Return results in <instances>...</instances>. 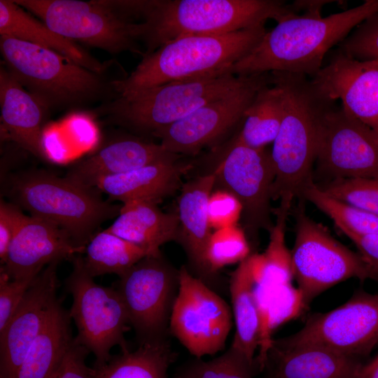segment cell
I'll return each mask as SVG.
<instances>
[{
    "label": "cell",
    "instance_id": "f546056e",
    "mask_svg": "<svg viewBox=\"0 0 378 378\" xmlns=\"http://www.w3.org/2000/svg\"><path fill=\"white\" fill-rule=\"evenodd\" d=\"M281 89L271 84L262 88L246 109L243 125L233 137L253 148H265L275 140L283 119Z\"/></svg>",
    "mask_w": 378,
    "mask_h": 378
},
{
    "label": "cell",
    "instance_id": "7c38bea8",
    "mask_svg": "<svg viewBox=\"0 0 378 378\" xmlns=\"http://www.w3.org/2000/svg\"><path fill=\"white\" fill-rule=\"evenodd\" d=\"M179 270L162 255L146 256L119 276L117 290L139 344L167 339Z\"/></svg>",
    "mask_w": 378,
    "mask_h": 378
},
{
    "label": "cell",
    "instance_id": "d4e9b609",
    "mask_svg": "<svg viewBox=\"0 0 378 378\" xmlns=\"http://www.w3.org/2000/svg\"><path fill=\"white\" fill-rule=\"evenodd\" d=\"M178 229L177 213H164L155 203L146 201L123 204L118 216L106 228L141 248L147 256L162 255L160 247L176 241Z\"/></svg>",
    "mask_w": 378,
    "mask_h": 378
},
{
    "label": "cell",
    "instance_id": "1f68e13d",
    "mask_svg": "<svg viewBox=\"0 0 378 378\" xmlns=\"http://www.w3.org/2000/svg\"><path fill=\"white\" fill-rule=\"evenodd\" d=\"M301 200L309 201L326 214L350 239L378 233V217L332 197L314 181L306 186Z\"/></svg>",
    "mask_w": 378,
    "mask_h": 378
},
{
    "label": "cell",
    "instance_id": "277c9868",
    "mask_svg": "<svg viewBox=\"0 0 378 378\" xmlns=\"http://www.w3.org/2000/svg\"><path fill=\"white\" fill-rule=\"evenodd\" d=\"M267 32L265 26L217 35H188L144 54L134 70L113 82L118 96L171 82L225 71L251 52Z\"/></svg>",
    "mask_w": 378,
    "mask_h": 378
},
{
    "label": "cell",
    "instance_id": "603a6c76",
    "mask_svg": "<svg viewBox=\"0 0 378 378\" xmlns=\"http://www.w3.org/2000/svg\"><path fill=\"white\" fill-rule=\"evenodd\" d=\"M215 186L210 172L183 184L178 197L179 229L178 241L185 250L191 265L200 279L210 276L205 253L212 234L208 216V202Z\"/></svg>",
    "mask_w": 378,
    "mask_h": 378
},
{
    "label": "cell",
    "instance_id": "d590c367",
    "mask_svg": "<svg viewBox=\"0 0 378 378\" xmlns=\"http://www.w3.org/2000/svg\"><path fill=\"white\" fill-rule=\"evenodd\" d=\"M337 49L356 59L378 60V11L356 27Z\"/></svg>",
    "mask_w": 378,
    "mask_h": 378
},
{
    "label": "cell",
    "instance_id": "4dcf8cb0",
    "mask_svg": "<svg viewBox=\"0 0 378 378\" xmlns=\"http://www.w3.org/2000/svg\"><path fill=\"white\" fill-rule=\"evenodd\" d=\"M84 253V267L92 277L106 274L120 276L147 256L141 248L106 229L91 238Z\"/></svg>",
    "mask_w": 378,
    "mask_h": 378
},
{
    "label": "cell",
    "instance_id": "8992f818",
    "mask_svg": "<svg viewBox=\"0 0 378 378\" xmlns=\"http://www.w3.org/2000/svg\"><path fill=\"white\" fill-rule=\"evenodd\" d=\"M8 190L18 206L58 225L84 249L101 224L117 217L122 207L104 200L96 188L42 170L13 176Z\"/></svg>",
    "mask_w": 378,
    "mask_h": 378
},
{
    "label": "cell",
    "instance_id": "30bf717a",
    "mask_svg": "<svg viewBox=\"0 0 378 378\" xmlns=\"http://www.w3.org/2000/svg\"><path fill=\"white\" fill-rule=\"evenodd\" d=\"M72 262L65 287L73 298L69 315L78 330L74 341L94 355V366H101L111 358L115 346L129 350L125 338L129 315L118 290L97 284L85 270L82 255L75 256Z\"/></svg>",
    "mask_w": 378,
    "mask_h": 378
},
{
    "label": "cell",
    "instance_id": "8fae6325",
    "mask_svg": "<svg viewBox=\"0 0 378 378\" xmlns=\"http://www.w3.org/2000/svg\"><path fill=\"white\" fill-rule=\"evenodd\" d=\"M377 344L378 294L365 290L330 312L312 315L296 333L271 342L282 349L316 346L357 359Z\"/></svg>",
    "mask_w": 378,
    "mask_h": 378
},
{
    "label": "cell",
    "instance_id": "52a82bcc",
    "mask_svg": "<svg viewBox=\"0 0 378 378\" xmlns=\"http://www.w3.org/2000/svg\"><path fill=\"white\" fill-rule=\"evenodd\" d=\"M253 76L214 74L171 82L118 96L110 102L106 109L119 124L152 134L186 117L205 104L240 89Z\"/></svg>",
    "mask_w": 378,
    "mask_h": 378
},
{
    "label": "cell",
    "instance_id": "7a4b0ae2",
    "mask_svg": "<svg viewBox=\"0 0 378 378\" xmlns=\"http://www.w3.org/2000/svg\"><path fill=\"white\" fill-rule=\"evenodd\" d=\"M270 73L284 103L281 125L271 150L275 172L273 200L292 204L295 198L301 200L306 186L313 182L321 125L337 101L321 93L304 74Z\"/></svg>",
    "mask_w": 378,
    "mask_h": 378
},
{
    "label": "cell",
    "instance_id": "d6a6232c",
    "mask_svg": "<svg viewBox=\"0 0 378 378\" xmlns=\"http://www.w3.org/2000/svg\"><path fill=\"white\" fill-rule=\"evenodd\" d=\"M255 363L230 347L217 358L204 361L197 358L181 365L174 378H253Z\"/></svg>",
    "mask_w": 378,
    "mask_h": 378
},
{
    "label": "cell",
    "instance_id": "484cf974",
    "mask_svg": "<svg viewBox=\"0 0 378 378\" xmlns=\"http://www.w3.org/2000/svg\"><path fill=\"white\" fill-rule=\"evenodd\" d=\"M0 36L53 50L98 74H104L107 67L79 44L51 30L13 0H0Z\"/></svg>",
    "mask_w": 378,
    "mask_h": 378
},
{
    "label": "cell",
    "instance_id": "4fadbf2b",
    "mask_svg": "<svg viewBox=\"0 0 378 378\" xmlns=\"http://www.w3.org/2000/svg\"><path fill=\"white\" fill-rule=\"evenodd\" d=\"M232 328L226 302L186 266L179 269V287L169 331L197 358L225 349Z\"/></svg>",
    "mask_w": 378,
    "mask_h": 378
},
{
    "label": "cell",
    "instance_id": "2e32d148",
    "mask_svg": "<svg viewBox=\"0 0 378 378\" xmlns=\"http://www.w3.org/2000/svg\"><path fill=\"white\" fill-rule=\"evenodd\" d=\"M315 164L330 181L378 178V136L336 104L323 119Z\"/></svg>",
    "mask_w": 378,
    "mask_h": 378
},
{
    "label": "cell",
    "instance_id": "f1b7e54d",
    "mask_svg": "<svg viewBox=\"0 0 378 378\" xmlns=\"http://www.w3.org/2000/svg\"><path fill=\"white\" fill-rule=\"evenodd\" d=\"M176 359L168 339L145 342L133 351H121L101 366H93L94 378H169Z\"/></svg>",
    "mask_w": 378,
    "mask_h": 378
},
{
    "label": "cell",
    "instance_id": "ab89813d",
    "mask_svg": "<svg viewBox=\"0 0 378 378\" xmlns=\"http://www.w3.org/2000/svg\"><path fill=\"white\" fill-rule=\"evenodd\" d=\"M89 353L74 339L53 378H94L92 368L85 363Z\"/></svg>",
    "mask_w": 378,
    "mask_h": 378
},
{
    "label": "cell",
    "instance_id": "e0dca14e",
    "mask_svg": "<svg viewBox=\"0 0 378 378\" xmlns=\"http://www.w3.org/2000/svg\"><path fill=\"white\" fill-rule=\"evenodd\" d=\"M47 265L35 278L4 330L0 332V378H14L34 340L59 302L57 270Z\"/></svg>",
    "mask_w": 378,
    "mask_h": 378
},
{
    "label": "cell",
    "instance_id": "ba28073f",
    "mask_svg": "<svg viewBox=\"0 0 378 378\" xmlns=\"http://www.w3.org/2000/svg\"><path fill=\"white\" fill-rule=\"evenodd\" d=\"M55 33L111 54L125 51L143 55L139 42L141 22L115 10L108 1L13 0Z\"/></svg>",
    "mask_w": 378,
    "mask_h": 378
},
{
    "label": "cell",
    "instance_id": "8d00e7d4",
    "mask_svg": "<svg viewBox=\"0 0 378 378\" xmlns=\"http://www.w3.org/2000/svg\"><path fill=\"white\" fill-rule=\"evenodd\" d=\"M243 208L239 200L224 189L212 191L208 202L209 225L215 230L237 225Z\"/></svg>",
    "mask_w": 378,
    "mask_h": 378
},
{
    "label": "cell",
    "instance_id": "9c48e42d",
    "mask_svg": "<svg viewBox=\"0 0 378 378\" xmlns=\"http://www.w3.org/2000/svg\"><path fill=\"white\" fill-rule=\"evenodd\" d=\"M302 205L295 215L290 261L305 307L323 292L349 279L376 281L361 255L335 239L326 227L305 214Z\"/></svg>",
    "mask_w": 378,
    "mask_h": 378
},
{
    "label": "cell",
    "instance_id": "7402d4cb",
    "mask_svg": "<svg viewBox=\"0 0 378 378\" xmlns=\"http://www.w3.org/2000/svg\"><path fill=\"white\" fill-rule=\"evenodd\" d=\"M179 159L155 162L126 173L101 178L95 188L112 200L158 203L181 188V176L192 165Z\"/></svg>",
    "mask_w": 378,
    "mask_h": 378
},
{
    "label": "cell",
    "instance_id": "83f0119b",
    "mask_svg": "<svg viewBox=\"0 0 378 378\" xmlns=\"http://www.w3.org/2000/svg\"><path fill=\"white\" fill-rule=\"evenodd\" d=\"M248 256L239 262L230 279V293L235 324L231 347L255 363V352L261 343V319Z\"/></svg>",
    "mask_w": 378,
    "mask_h": 378
},
{
    "label": "cell",
    "instance_id": "4316f807",
    "mask_svg": "<svg viewBox=\"0 0 378 378\" xmlns=\"http://www.w3.org/2000/svg\"><path fill=\"white\" fill-rule=\"evenodd\" d=\"M71 320L69 312L62 307L59 300L14 378H53L74 339Z\"/></svg>",
    "mask_w": 378,
    "mask_h": 378
},
{
    "label": "cell",
    "instance_id": "e575fe53",
    "mask_svg": "<svg viewBox=\"0 0 378 378\" xmlns=\"http://www.w3.org/2000/svg\"><path fill=\"white\" fill-rule=\"evenodd\" d=\"M318 187L332 197L378 217V178H337Z\"/></svg>",
    "mask_w": 378,
    "mask_h": 378
},
{
    "label": "cell",
    "instance_id": "f35d334b",
    "mask_svg": "<svg viewBox=\"0 0 378 378\" xmlns=\"http://www.w3.org/2000/svg\"><path fill=\"white\" fill-rule=\"evenodd\" d=\"M26 215L20 206L3 200L0 202V260L5 262L13 238Z\"/></svg>",
    "mask_w": 378,
    "mask_h": 378
},
{
    "label": "cell",
    "instance_id": "5bb4252c",
    "mask_svg": "<svg viewBox=\"0 0 378 378\" xmlns=\"http://www.w3.org/2000/svg\"><path fill=\"white\" fill-rule=\"evenodd\" d=\"M220 154L212 172L214 187L229 191L241 204L246 234L255 237L260 229L270 230L275 180L271 150L248 147L232 137Z\"/></svg>",
    "mask_w": 378,
    "mask_h": 378
},
{
    "label": "cell",
    "instance_id": "7bdbcfd3",
    "mask_svg": "<svg viewBox=\"0 0 378 378\" xmlns=\"http://www.w3.org/2000/svg\"><path fill=\"white\" fill-rule=\"evenodd\" d=\"M353 378H378V354L367 363H361Z\"/></svg>",
    "mask_w": 378,
    "mask_h": 378
},
{
    "label": "cell",
    "instance_id": "d6986e66",
    "mask_svg": "<svg viewBox=\"0 0 378 378\" xmlns=\"http://www.w3.org/2000/svg\"><path fill=\"white\" fill-rule=\"evenodd\" d=\"M84 251L58 225L26 216L13 238L0 271L12 280L33 281L52 262L72 260Z\"/></svg>",
    "mask_w": 378,
    "mask_h": 378
},
{
    "label": "cell",
    "instance_id": "cb8c5ba5",
    "mask_svg": "<svg viewBox=\"0 0 378 378\" xmlns=\"http://www.w3.org/2000/svg\"><path fill=\"white\" fill-rule=\"evenodd\" d=\"M362 363L327 348L303 346L282 349L270 344L265 378H353Z\"/></svg>",
    "mask_w": 378,
    "mask_h": 378
},
{
    "label": "cell",
    "instance_id": "9a60e30c",
    "mask_svg": "<svg viewBox=\"0 0 378 378\" xmlns=\"http://www.w3.org/2000/svg\"><path fill=\"white\" fill-rule=\"evenodd\" d=\"M272 84L270 72L255 74L252 80L235 92L211 101L181 120L152 134L167 151L195 155L203 148L216 145L244 118L258 92Z\"/></svg>",
    "mask_w": 378,
    "mask_h": 378
},
{
    "label": "cell",
    "instance_id": "44dd1931",
    "mask_svg": "<svg viewBox=\"0 0 378 378\" xmlns=\"http://www.w3.org/2000/svg\"><path fill=\"white\" fill-rule=\"evenodd\" d=\"M1 129L35 156L45 159L43 126L48 110L24 89L1 63L0 66Z\"/></svg>",
    "mask_w": 378,
    "mask_h": 378
},
{
    "label": "cell",
    "instance_id": "ac0fdd59",
    "mask_svg": "<svg viewBox=\"0 0 378 378\" xmlns=\"http://www.w3.org/2000/svg\"><path fill=\"white\" fill-rule=\"evenodd\" d=\"M321 92L340 99L342 106L378 136V60H359L338 49L310 78Z\"/></svg>",
    "mask_w": 378,
    "mask_h": 378
},
{
    "label": "cell",
    "instance_id": "6da1fadb",
    "mask_svg": "<svg viewBox=\"0 0 378 378\" xmlns=\"http://www.w3.org/2000/svg\"><path fill=\"white\" fill-rule=\"evenodd\" d=\"M377 11L378 0H366L326 18L321 13L290 14L267 31L255 48L225 73L246 76L285 71L312 78L323 66L330 49Z\"/></svg>",
    "mask_w": 378,
    "mask_h": 378
},
{
    "label": "cell",
    "instance_id": "3957f363",
    "mask_svg": "<svg viewBox=\"0 0 378 378\" xmlns=\"http://www.w3.org/2000/svg\"><path fill=\"white\" fill-rule=\"evenodd\" d=\"M296 13L279 0H141L136 14L141 18L144 54L188 35H217L265 26ZM143 54V55H144Z\"/></svg>",
    "mask_w": 378,
    "mask_h": 378
},
{
    "label": "cell",
    "instance_id": "836d02e7",
    "mask_svg": "<svg viewBox=\"0 0 378 378\" xmlns=\"http://www.w3.org/2000/svg\"><path fill=\"white\" fill-rule=\"evenodd\" d=\"M250 251L246 232L237 225L215 230L205 253L210 276L226 265L241 262L250 255Z\"/></svg>",
    "mask_w": 378,
    "mask_h": 378
},
{
    "label": "cell",
    "instance_id": "74e56055",
    "mask_svg": "<svg viewBox=\"0 0 378 378\" xmlns=\"http://www.w3.org/2000/svg\"><path fill=\"white\" fill-rule=\"evenodd\" d=\"M34 280H12L0 271V332L10 321Z\"/></svg>",
    "mask_w": 378,
    "mask_h": 378
},
{
    "label": "cell",
    "instance_id": "ffe728a7",
    "mask_svg": "<svg viewBox=\"0 0 378 378\" xmlns=\"http://www.w3.org/2000/svg\"><path fill=\"white\" fill-rule=\"evenodd\" d=\"M181 155L170 153L160 144L136 137L117 139L82 160L66 173L65 177L80 186L95 188L102 178L128 172L158 161L179 159Z\"/></svg>",
    "mask_w": 378,
    "mask_h": 378
},
{
    "label": "cell",
    "instance_id": "60d3db41",
    "mask_svg": "<svg viewBox=\"0 0 378 378\" xmlns=\"http://www.w3.org/2000/svg\"><path fill=\"white\" fill-rule=\"evenodd\" d=\"M351 240L368 265L378 281V233L354 237Z\"/></svg>",
    "mask_w": 378,
    "mask_h": 378
},
{
    "label": "cell",
    "instance_id": "5b68a950",
    "mask_svg": "<svg viewBox=\"0 0 378 378\" xmlns=\"http://www.w3.org/2000/svg\"><path fill=\"white\" fill-rule=\"evenodd\" d=\"M0 50L7 70L48 111L118 97L115 80L53 50L5 36H0Z\"/></svg>",
    "mask_w": 378,
    "mask_h": 378
},
{
    "label": "cell",
    "instance_id": "b9f144b4",
    "mask_svg": "<svg viewBox=\"0 0 378 378\" xmlns=\"http://www.w3.org/2000/svg\"><path fill=\"white\" fill-rule=\"evenodd\" d=\"M335 2V1H303L297 0L290 4L293 10L298 13L300 10H304V13H321L323 6L327 4Z\"/></svg>",
    "mask_w": 378,
    "mask_h": 378
}]
</instances>
